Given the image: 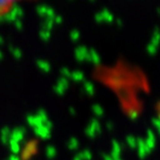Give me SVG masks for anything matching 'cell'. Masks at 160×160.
<instances>
[{
	"instance_id": "1",
	"label": "cell",
	"mask_w": 160,
	"mask_h": 160,
	"mask_svg": "<svg viewBox=\"0 0 160 160\" xmlns=\"http://www.w3.org/2000/svg\"><path fill=\"white\" fill-rule=\"evenodd\" d=\"M28 1H37V0H0V20L12 12L17 6Z\"/></svg>"
},
{
	"instance_id": "2",
	"label": "cell",
	"mask_w": 160,
	"mask_h": 160,
	"mask_svg": "<svg viewBox=\"0 0 160 160\" xmlns=\"http://www.w3.org/2000/svg\"><path fill=\"white\" fill-rule=\"evenodd\" d=\"M85 133L89 138H95L96 136L101 133V125H100L97 118H93V119L90 120L89 125L85 129Z\"/></svg>"
},
{
	"instance_id": "3",
	"label": "cell",
	"mask_w": 160,
	"mask_h": 160,
	"mask_svg": "<svg viewBox=\"0 0 160 160\" xmlns=\"http://www.w3.org/2000/svg\"><path fill=\"white\" fill-rule=\"evenodd\" d=\"M137 150H138V156L141 160H143L150 152L151 150L147 147V145L145 143V140L141 138H137Z\"/></svg>"
},
{
	"instance_id": "4",
	"label": "cell",
	"mask_w": 160,
	"mask_h": 160,
	"mask_svg": "<svg viewBox=\"0 0 160 160\" xmlns=\"http://www.w3.org/2000/svg\"><path fill=\"white\" fill-rule=\"evenodd\" d=\"M26 135V128L25 127H16L11 130V135H10V140H13V141H17V142H21L25 138Z\"/></svg>"
},
{
	"instance_id": "5",
	"label": "cell",
	"mask_w": 160,
	"mask_h": 160,
	"mask_svg": "<svg viewBox=\"0 0 160 160\" xmlns=\"http://www.w3.org/2000/svg\"><path fill=\"white\" fill-rule=\"evenodd\" d=\"M33 131H35L36 136H38L40 139L47 140L51 137V130H49L43 125L39 126V127H37V128H33Z\"/></svg>"
},
{
	"instance_id": "6",
	"label": "cell",
	"mask_w": 160,
	"mask_h": 160,
	"mask_svg": "<svg viewBox=\"0 0 160 160\" xmlns=\"http://www.w3.org/2000/svg\"><path fill=\"white\" fill-rule=\"evenodd\" d=\"M145 143L147 145V147L149 148L151 151H152L153 148L156 147V136L152 130H150V129L147 130V137H146V139H145Z\"/></svg>"
},
{
	"instance_id": "7",
	"label": "cell",
	"mask_w": 160,
	"mask_h": 160,
	"mask_svg": "<svg viewBox=\"0 0 160 160\" xmlns=\"http://www.w3.org/2000/svg\"><path fill=\"white\" fill-rule=\"evenodd\" d=\"M121 145L119 143V141L117 140H112V145H111V152H110V156L112 157V159H118L120 158V155H121Z\"/></svg>"
},
{
	"instance_id": "8",
	"label": "cell",
	"mask_w": 160,
	"mask_h": 160,
	"mask_svg": "<svg viewBox=\"0 0 160 160\" xmlns=\"http://www.w3.org/2000/svg\"><path fill=\"white\" fill-rule=\"evenodd\" d=\"M26 120H27L28 125H29L30 127H32V128H37V127H39V126H41L43 123L42 120L40 119L37 115L27 116V117H26Z\"/></svg>"
},
{
	"instance_id": "9",
	"label": "cell",
	"mask_w": 160,
	"mask_h": 160,
	"mask_svg": "<svg viewBox=\"0 0 160 160\" xmlns=\"http://www.w3.org/2000/svg\"><path fill=\"white\" fill-rule=\"evenodd\" d=\"M36 143L35 141H30V142L27 143V146H26V149L25 151H22V155H23V158H29L31 157V156L33 155V153L36 152Z\"/></svg>"
},
{
	"instance_id": "10",
	"label": "cell",
	"mask_w": 160,
	"mask_h": 160,
	"mask_svg": "<svg viewBox=\"0 0 160 160\" xmlns=\"http://www.w3.org/2000/svg\"><path fill=\"white\" fill-rule=\"evenodd\" d=\"M10 135H11V129L9 127H3L1 130V141L5 145L9 143L10 141Z\"/></svg>"
},
{
	"instance_id": "11",
	"label": "cell",
	"mask_w": 160,
	"mask_h": 160,
	"mask_svg": "<svg viewBox=\"0 0 160 160\" xmlns=\"http://www.w3.org/2000/svg\"><path fill=\"white\" fill-rule=\"evenodd\" d=\"M9 148H10V150H11L12 155H17L18 156V153L21 152V146H20V143L17 142V141L10 140V141H9Z\"/></svg>"
},
{
	"instance_id": "12",
	"label": "cell",
	"mask_w": 160,
	"mask_h": 160,
	"mask_svg": "<svg viewBox=\"0 0 160 160\" xmlns=\"http://www.w3.org/2000/svg\"><path fill=\"white\" fill-rule=\"evenodd\" d=\"M56 156H57V149L53 146H48L46 148V157L49 160H52L56 158Z\"/></svg>"
},
{
	"instance_id": "13",
	"label": "cell",
	"mask_w": 160,
	"mask_h": 160,
	"mask_svg": "<svg viewBox=\"0 0 160 160\" xmlns=\"http://www.w3.org/2000/svg\"><path fill=\"white\" fill-rule=\"evenodd\" d=\"M67 147H68V149L71 150V151H75V150H77L78 148H79V140L75 137L70 138L67 143Z\"/></svg>"
},
{
	"instance_id": "14",
	"label": "cell",
	"mask_w": 160,
	"mask_h": 160,
	"mask_svg": "<svg viewBox=\"0 0 160 160\" xmlns=\"http://www.w3.org/2000/svg\"><path fill=\"white\" fill-rule=\"evenodd\" d=\"M126 142H127L128 147L133 149V148L137 147V138L133 137L132 135H128L127 137H126Z\"/></svg>"
},
{
	"instance_id": "15",
	"label": "cell",
	"mask_w": 160,
	"mask_h": 160,
	"mask_svg": "<svg viewBox=\"0 0 160 160\" xmlns=\"http://www.w3.org/2000/svg\"><path fill=\"white\" fill-rule=\"evenodd\" d=\"M78 155L80 156V158L82 160H91L92 155H91V151L90 150H83V151H80Z\"/></svg>"
},
{
	"instance_id": "16",
	"label": "cell",
	"mask_w": 160,
	"mask_h": 160,
	"mask_svg": "<svg viewBox=\"0 0 160 160\" xmlns=\"http://www.w3.org/2000/svg\"><path fill=\"white\" fill-rule=\"evenodd\" d=\"M92 111H93V113H95L96 117H102V116H103V110H102V108L100 107V106H97V105L93 106Z\"/></svg>"
},
{
	"instance_id": "17",
	"label": "cell",
	"mask_w": 160,
	"mask_h": 160,
	"mask_svg": "<svg viewBox=\"0 0 160 160\" xmlns=\"http://www.w3.org/2000/svg\"><path fill=\"white\" fill-rule=\"evenodd\" d=\"M37 116L40 118V119L42 120V122H45V121H47V120H49V117H48V116H47V112H46L45 110H42V109H40L39 111H38Z\"/></svg>"
},
{
	"instance_id": "18",
	"label": "cell",
	"mask_w": 160,
	"mask_h": 160,
	"mask_svg": "<svg viewBox=\"0 0 160 160\" xmlns=\"http://www.w3.org/2000/svg\"><path fill=\"white\" fill-rule=\"evenodd\" d=\"M151 122H152L153 127L157 129L158 133H159V136H160V121H159V119H158L157 117L152 118V119H151Z\"/></svg>"
},
{
	"instance_id": "19",
	"label": "cell",
	"mask_w": 160,
	"mask_h": 160,
	"mask_svg": "<svg viewBox=\"0 0 160 160\" xmlns=\"http://www.w3.org/2000/svg\"><path fill=\"white\" fill-rule=\"evenodd\" d=\"M8 160H21V159H20V158L18 157L17 155H11V156L9 157V159H8Z\"/></svg>"
},
{
	"instance_id": "20",
	"label": "cell",
	"mask_w": 160,
	"mask_h": 160,
	"mask_svg": "<svg viewBox=\"0 0 160 160\" xmlns=\"http://www.w3.org/2000/svg\"><path fill=\"white\" fill-rule=\"evenodd\" d=\"M102 158H103V160H113L112 157H111L110 155H103Z\"/></svg>"
},
{
	"instance_id": "21",
	"label": "cell",
	"mask_w": 160,
	"mask_h": 160,
	"mask_svg": "<svg viewBox=\"0 0 160 160\" xmlns=\"http://www.w3.org/2000/svg\"><path fill=\"white\" fill-rule=\"evenodd\" d=\"M107 127H108V129H109V130H112V122H108Z\"/></svg>"
},
{
	"instance_id": "22",
	"label": "cell",
	"mask_w": 160,
	"mask_h": 160,
	"mask_svg": "<svg viewBox=\"0 0 160 160\" xmlns=\"http://www.w3.org/2000/svg\"><path fill=\"white\" fill-rule=\"evenodd\" d=\"M73 160H82V159H81V158H80V156L77 153V155H76L75 157H73Z\"/></svg>"
},
{
	"instance_id": "23",
	"label": "cell",
	"mask_w": 160,
	"mask_h": 160,
	"mask_svg": "<svg viewBox=\"0 0 160 160\" xmlns=\"http://www.w3.org/2000/svg\"><path fill=\"white\" fill-rule=\"evenodd\" d=\"M157 118H158V119H159V121H160V113H159V115H158V117H157Z\"/></svg>"
},
{
	"instance_id": "24",
	"label": "cell",
	"mask_w": 160,
	"mask_h": 160,
	"mask_svg": "<svg viewBox=\"0 0 160 160\" xmlns=\"http://www.w3.org/2000/svg\"><path fill=\"white\" fill-rule=\"evenodd\" d=\"M113 160H122L121 158H118V159H113Z\"/></svg>"
}]
</instances>
